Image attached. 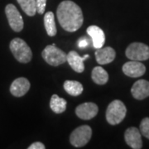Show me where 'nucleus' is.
I'll list each match as a JSON object with an SVG mask.
<instances>
[{
  "instance_id": "f257e3e1",
  "label": "nucleus",
  "mask_w": 149,
  "mask_h": 149,
  "mask_svg": "<svg viewBox=\"0 0 149 149\" xmlns=\"http://www.w3.org/2000/svg\"><path fill=\"white\" fill-rule=\"evenodd\" d=\"M59 23L66 32H76L83 24L82 10L75 3L70 0L62 1L56 10Z\"/></svg>"
},
{
  "instance_id": "f03ea898",
  "label": "nucleus",
  "mask_w": 149,
  "mask_h": 149,
  "mask_svg": "<svg viewBox=\"0 0 149 149\" xmlns=\"http://www.w3.org/2000/svg\"><path fill=\"white\" fill-rule=\"evenodd\" d=\"M9 47L17 61L21 63H27L32 60V50L24 40L18 37L14 38L11 41Z\"/></svg>"
},
{
  "instance_id": "7ed1b4c3",
  "label": "nucleus",
  "mask_w": 149,
  "mask_h": 149,
  "mask_svg": "<svg viewBox=\"0 0 149 149\" xmlns=\"http://www.w3.org/2000/svg\"><path fill=\"white\" fill-rule=\"evenodd\" d=\"M127 109L124 104L120 100L112 101L106 110L107 122L111 125H116L122 122L126 116Z\"/></svg>"
},
{
  "instance_id": "20e7f679",
  "label": "nucleus",
  "mask_w": 149,
  "mask_h": 149,
  "mask_svg": "<svg viewBox=\"0 0 149 149\" xmlns=\"http://www.w3.org/2000/svg\"><path fill=\"white\" fill-rule=\"evenodd\" d=\"M45 61L52 66H58L66 62L67 54L56 47V44L48 45L42 52Z\"/></svg>"
},
{
  "instance_id": "39448f33",
  "label": "nucleus",
  "mask_w": 149,
  "mask_h": 149,
  "mask_svg": "<svg viewBox=\"0 0 149 149\" xmlns=\"http://www.w3.org/2000/svg\"><path fill=\"white\" fill-rule=\"evenodd\" d=\"M92 136V129L88 125H82L75 128L70 134V142L75 148H81L89 143Z\"/></svg>"
},
{
  "instance_id": "423d86ee",
  "label": "nucleus",
  "mask_w": 149,
  "mask_h": 149,
  "mask_svg": "<svg viewBox=\"0 0 149 149\" xmlns=\"http://www.w3.org/2000/svg\"><path fill=\"white\" fill-rule=\"evenodd\" d=\"M125 54L132 61H147L149 59V47L144 43H131L126 49Z\"/></svg>"
},
{
  "instance_id": "0eeeda50",
  "label": "nucleus",
  "mask_w": 149,
  "mask_h": 149,
  "mask_svg": "<svg viewBox=\"0 0 149 149\" xmlns=\"http://www.w3.org/2000/svg\"><path fill=\"white\" fill-rule=\"evenodd\" d=\"M5 13L11 28L14 32H21L24 26V22L21 13L16 7L12 3L8 4L5 8Z\"/></svg>"
},
{
  "instance_id": "6e6552de",
  "label": "nucleus",
  "mask_w": 149,
  "mask_h": 149,
  "mask_svg": "<svg viewBox=\"0 0 149 149\" xmlns=\"http://www.w3.org/2000/svg\"><path fill=\"white\" fill-rule=\"evenodd\" d=\"M98 111H99V109H98L97 104L91 102L81 104L75 109L76 115L84 120H89L95 118L97 115Z\"/></svg>"
},
{
  "instance_id": "1a4fd4ad",
  "label": "nucleus",
  "mask_w": 149,
  "mask_h": 149,
  "mask_svg": "<svg viewBox=\"0 0 149 149\" xmlns=\"http://www.w3.org/2000/svg\"><path fill=\"white\" fill-rule=\"evenodd\" d=\"M123 72L129 77L138 78L145 74L146 67L140 61H131L123 65Z\"/></svg>"
},
{
  "instance_id": "9d476101",
  "label": "nucleus",
  "mask_w": 149,
  "mask_h": 149,
  "mask_svg": "<svg viewBox=\"0 0 149 149\" xmlns=\"http://www.w3.org/2000/svg\"><path fill=\"white\" fill-rule=\"evenodd\" d=\"M125 142L130 148L133 149H140L143 147V141L141 133L135 127L128 128L124 133Z\"/></svg>"
},
{
  "instance_id": "9b49d317",
  "label": "nucleus",
  "mask_w": 149,
  "mask_h": 149,
  "mask_svg": "<svg viewBox=\"0 0 149 149\" xmlns=\"http://www.w3.org/2000/svg\"><path fill=\"white\" fill-rule=\"evenodd\" d=\"M90 57L89 55H85L83 57L74 51H71L67 54L66 61L69 63L70 66L77 73H82L85 70L84 61Z\"/></svg>"
},
{
  "instance_id": "f8f14e48",
  "label": "nucleus",
  "mask_w": 149,
  "mask_h": 149,
  "mask_svg": "<svg viewBox=\"0 0 149 149\" xmlns=\"http://www.w3.org/2000/svg\"><path fill=\"white\" fill-rule=\"evenodd\" d=\"M30 82L27 78L20 77L13 81L10 86L11 94L15 97L25 95L30 90Z\"/></svg>"
},
{
  "instance_id": "ddd939ff",
  "label": "nucleus",
  "mask_w": 149,
  "mask_h": 149,
  "mask_svg": "<svg viewBox=\"0 0 149 149\" xmlns=\"http://www.w3.org/2000/svg\"><path fill=\"white\" fill-rule=\"evenodd\" d=\"M133 98L142 100L149 96V81L146 80H139L133 84L131 89Z\"/></svg>"
},
{
  "instance_id": "4468645a",
  "label": "nucleus",
  "mask_w": 149,
  "mask_h": 149,
  "mask_svg": "<svg viewBox=\"0 0 149 149\" xmlns=\"http://www.w3.org/2000/svg\"><path fill=\"white\" fill-rule=\"evenodd\" d=\"M87 33L91 37L93 46L96 49L101 48L105 42V35L101 28L98 26H90L87 28Z\"/></svg>"
},
{
  "instance_id": "2eb2a0df",
  "label": "nucleus",
  "mask_w": 149,
  "mask_h": 149,
  "mask_svg": "<svg viewBox=\"0 0 149 149\" xmlns=\"http://www.w3.org/2000/svg\"><path fill=\"white\" fill-rule=\"evenodd\" d=\"M115 56H116V52L114 49L110 47L99 48L95 52L96 61L100 65H106L111 63L115 59Z\"/></svg>"
},
{
  "instance_id": "dca6fc26",
  "label": "nucleus",
  "mask_w": 149,
  "mask_h": 149,
  "mask_svg": "<svg viewBox=\"0 0 149 149\" xmlns=\"http://www.w3.org/2000/svg\"><path fill=\"white\" fill-rule=\"evenodd\" d=\"M65 91L70 95L78 96L83 93L84 88L81 83L76 80H65L63 85Z\"/></svg>"
},
{
  "instance_id": "f3484780",
  "label": "nucleus",
  "mask_w": 149,
  "mask_h": 149,
  "mask_svg": "<svg viewBox=\"0 0 149 149\" xmlns=\"http://www.w3.org/2000/svg\"><path fill=\"white\" fill-rule=\"evenodd\" d=\"M91 77L93 81L97 85H105L109 80V74L101 66H96L93 69Z\"/></svg>"
},
{
  "instance_id": "a211bd4d",
  "label": "nucleus",
  "mask_w": 149,
  "mask_h": 149,
  "mask_svg": "<svg viewBox=\"0 0 149 149\" xmlns=\"http://www.w3.org/2000/svg\"><path fill=\"white\" fill-rule=\"evenodd\" d=\"M67 102L65 100L60 98L57 95H53L51 98L50 107L52 110L56 113H61L66 109Z\"/></svg>"
},
{
  "instance_id": "6ab92c4d",
  "label": "nucleus",
  "mask_w": 149,
  "mask_h": 149,
  "mask_svg": "<svg viewBox=\"0 0 149 149\" xmlns=\"http://www.w3.org/2000/svg\"><path fill=\"white\" fill-rule=\"evenodd\" d=\"M44 25L48 36L54 37L56 34V27L55 22V16L52 12H48L44 15Z\"/></svg>"
},
{
  "instance_id": "aec40b11",
  "label": "nucleus",
  "mask_w": 149,
  "mask_h": 149,
  "mask_svg": "<svg viewBox=\"0 0 149 149\" xmlns=\"http://www.w3.org/2000/svg\"><path fill=\"white\" fill-rule=\"evenodd\" d=\"M23 12L28 16H34L37 13L36 0H17Z\"/></svg>"
},
{
  "instance_id": "412c9836",
  "label": "nucleus",
  "mask_w": 149,
  "mask_h": 149,
  "mask_svg": "<svg viewBox=\"0 0 149 149\" xmlns=\"http://www.w3.org/2000/svg\"><path fill=\"white\" fill-rule=\"evenodd\" d=\"M140 132L145 138L149 139V118H145L140 123Z\"/></svg>"
},
{
  "instance_id": "4be33fe9",
  "label": "nucleus",
  "mask_w": 149,
  "mask_h": 149,
  "mask_svg": "<svg viewBox=\"0 0 149 149\" xmlns=\"http://www.w3.org/2000/svg\"><path fill=\"white\" fill-rule=\"evenodd\" d=\"M37 2V12L39 14H43L46 10L47 0H36Z\"/></svg>"
},
{
  "instance_id": "5701e85b",
  "label": "nucleus",
  "mask_w": 149,
  "mask_h": 149,
  "mask_svg": "<svg viewBox=\"0 0 149 149\" xmlns=\"http://www.w3.org/2000/svg\"><path fill=\"white\" fill-rule=\"evenodd\" d=\"M77 45H78V47L82 49V48H85L86 47H88L89 45V42H88V39L86 37H82V38H80L78 42H77Z\"/></svg>"
},
{
  "instance_id": "b1692460",
  "label": "nucleus",
  "mask_w": 149,
  "mask_h": 149,
  "mask_svg": "<svg viewBox=\"0 0 149 149\" xmlns=\"http://www.w3.org/2000/svg\"><path fill=\"white\" fill-rule=\"evenodd\" d=\"M46 147L45 145L41 143V142H36V143H33L32 144H31L29 147H28V149H45Z\"/></svg>"
}]
</instances>
